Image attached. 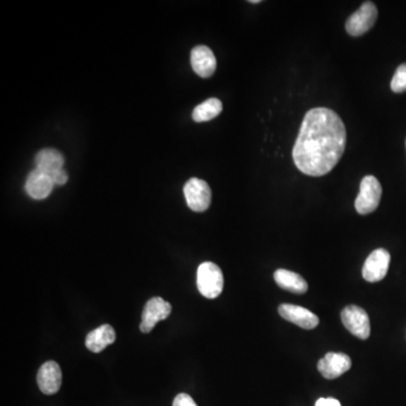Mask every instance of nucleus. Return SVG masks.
Instances as JSON below:
<instances>
[{
	"label": "nucleus",
	"mask_w": 406,
	"mask_h": 406,
	"mask_svg": "<svg viewBox=\"0 0 406 406\" xmlns=\"http://www.w3.org/2000/svg\"><path fill=\"white\" fill-rule=\"evenodd\" d=\"M173 406H198L193 398L188 394H179L177 398H174Z\"/></svg>",
	"instance_id": "nucleus-19"
},
{
	"label": "nucleus",
	"mask_w": 406,
	"mask_h": 406,
	"mask_svg": "<svg viewBox=\"0 0 406 406\" xmlns=\"http://www.w3.org/2000/svg\"><path fill=\"white\" fill-rule=\"evenodd\" d=\"M196 285L203 297L213 299L224 290V275L222 270L213 262L200 264L196 275Z\"/></svg>",
	"instance_id": "nucleus-2"
},
{
	"label": "nucleus",
	"mask_w": 406,
	"mask_h": 406,
	"mask_svg": "<svg viewBox=\"0 0 406 406\" xmlns=\"http://www.w3.org/2000/svg\"><path fill=\"white\" fill-rule=\"evenodd\" d=\"M390 88L394 92H406V64L398 68L390 83Z\"/></svg>",
	"instance_id": "nucleus-18"
},
{
	"label": "nucleus",
	"mask_w": 406,
	"mask_h": 406,
	"mask_svg": "<svg viewBox=\"0 0 406 406\" xmlns=\"http://www.w3.org/2000/svg\"><path fill=\"white\" fill-rule=\"evenodd\" d=\"M115 330L109 324H104L87 334L85 345L92 352L100 353L115 342Z\"/></svg>",
	"instance_id": "nucleus-14"
},
{
	"label": "nucleus",
	"mask_w": 406,
	"mask_h": 406,
	"mask_svg": "<svg viewBox=\"0 0 406 406\" xmlns=\"http://www.w3.org/2000/svg\"><path fill=\"white\" fill-rule=\"evenodd\" d=\"M279 314L282 318L304 328V330H313L316 328L320 320L318 317L311 313L309 309L301 306L292 305V304H282L279 306Z\"/></svg>",
	"instance_id": "nucleus-10"
},
{
	"label": "nucleus",
	"mask_w": 406,
	"mask_h": 406,
	"mask_svg": "<svg viewBox=\"0 0 406 406\" xmlns=\"http://www.w3.org/2000/svg\"><path fill=\"white\" fill-rule=\"evenodd\" d=\"M341 320L345 328L360 340L370 336V322L367 311L356 305L347 306L341 313Z\"/></svg>",
	"instance_id": "nucleus-6"
},
{
	"label": "nucleus",
	"mask_w": 406,
	"mask_h": 406,
	"mask_svg": "<svg viewBox=\"0 0 406 406\" xmlns=\"http://www.w3.org/2000/svg\"><path fill=\"white\" fill-rule=\"evenodd\" d=\"M350 357L345 353L330 352L318 362V371L326 379L339 378L351 368Z\"/></svg>",
	"instance_id": "nucleus-11"
},
{
	"label": "nucleus",
	"mask_w": 406,
	"mask_h": 406,
	"mask_svg": "<svg viewBox=\"0 0 406 406\" xmlns=\"http://www.w3.org/2000/svg\"><path fill=\"white\" fill-rule=\"evenodd\" d=\"M222 111V102L218 98H209L193 109L192 118L196 122H207L218 117Z\"/></svg>",
	"instance_id": "nucleus-17"
},
{
	"label": "nucleus",
	"mask_w": 406,
	"mask_h": 406,
	"mask_svg": "<svg viewBox=\"0 0 406 406\" xmlns=\"http://www.w3.org/2000/svg\"><path fill=\"white\" fill-rule=\"evenodd\" d=\"M37 385L45 395H54L61 387L62 373L59 364L47 362L40 367L37 373Z\"/></svg>",
	"instance_id": "nucleus-9"
},
{
	"label": "nucleus",
	"mask_w": 406,
	"mask_h": 406,
	"mask_svg": "<svg viewBox=\"0 0 406 406\" xmlns=\"http://www.w3.org/2000/svg\"><path fill=\"white\" fill-rule=\"evenodd\" d=\"M275 280L277 286L292 294H304L309 290V285L305 279L288 270H277L275 273Z\"/></svg>",
	"instance_id": "nucleus-15"
},
{
	"label": "nucleus",
	"mask_w": 406,
	"mask_h": 406,
	"mask_svg": "<svg viewBox=\"0 0 406 406\" xmlns=\"http://www.w3.org/2000/svg\"><path fill=\"white\" fill-rule=\"evenodd\" d=\"M377 16H378V11L375 4L366 1L354 14L349 17L347 25H345L347 33L352 37L364 35L375 25Z\"/></svg>",
	"instance_id": "nucleus-5"
},
{
	"label": "nucleus",
	"mask_w": 406,
	"mask_h": 406,
	"mask_svg": "<svg viewBox=\"0 0 406 406\" xmlns=\"http://www.w3.org/2000/svg\"><path fill=\"white\" fill-rule=\"evenodd\" d=\"M390 254L386 249H375L368 256L362 268V275L368 282H378L386 277L390 268Z\"/></svg>",
	"instance_id": "nucleus-7"
},
{
	"label": "nucleus",
	"mask_w": 406,
	"mask_h": 406,
	"mask_svg": "<svg viewBox=\"0 0 406 406\" xmlns=\"http://www.w3.org/2000/svg\"><path fill=\"white\" fill-rule=\"evenodd\" d=\"M381 193H383V189L378 179L373 175L364 177L360 184V192L354 202L358 213L369 215L374 213L378 208Z\"/></svg>",
	"instance_id": "nucleus-3"
},
{
	"label": "nucleus",
	"mask_w": 406,
	"mask_h": 406,
	"mask_svg": "<svg viewBox=\"0 0 406 406\" xmlns=\"http://www.w3.org/2000/svg\"><path fill=\"white\" fill-rule=\"evenodd\" d=\"M249 3L258 4V3H261V1H260V0H251V1H249Z\"/></svg>",
	"instance_id": "nucleus-22"
},
{
	"label": "nucleus",
	"mask_w": 406,
	"mask_h": 406,
	"mask_svg": "<svg viewBox=\"0 0 406 406\" xmlns=\"http://www.w3.org/2000/svg\"><path fill=\"white\" fill-rule=\"evenodd\" d=\"M172 313V305L160 297H154L147 301L143 309L141 330L143 333H150L153 328L160 321L166 320Z\"/></svg>",
	"instance_id": "nucleus-8"
},
{
	"label": "nucleus",
	"mask_w": 406,
	"mask_h": 406,
	"mask_svg": "<svg viewBox=\"0 0 406 406\" xmlns=\"http://www.w3.org/2000/svg\"><path fill=\"white\" fill-rule=\"evenodd\" d=\"M35 164H37V168L49 174L51 177L52 174L64 169L62 167L65 164V158L56 149L45 148L37 153Z\"/></svg>",
	"instance_id": "nucleus-16"
},
{
	"label": "nucleus",
	"mask_w": 406,
	"mask_h": 406,
	"mask_svg": "<svg viewBox=\"0 0 406 406\" xmlns=\"http://www.w3.org/2000/svg\"><path fill=\"white\" fill-rule=\"evenodd\" d=\"M191 65L196 73L202 78H208L213 76L216 71L217 60L213 50L205 47L199 45L191 52Z\"/></svg>",
	"instance_id": "nucleus-13"
},
{
	"label": "nucleus",
	"mask_w": 406,
	"mask_h": 406,
	"mask_svg": "<svg viewBox=\"0 0 406 406\" xmlns=\"http://www.w3.org/2000/svg\"><path fill=\"white\" fill-rule=\"evenodd\" d=\"M51 177H52L54 185H64L66 184L68 181V174L66 173L65 169H61V171H58L56 173L52 174Z\"/></svg>",
	"instance_id": "nucleus-20"
},
{
	"label": "nucleus",
	"mask_w": 406,
	"mask_h": 406,
	"mask_svg": "<svg viewBox=\"0 0 406 406\" xmlns=\"http://www.w3.org/2000/svg\"><path fill=\"white\" fill-rule=\"evenodd\" d=\"M184 196L189 208L196 213H203L210 207L211 189L203 179L192 177L184 185Z\"/></svg>",
	"instance_id": "nucleus-4"
},
{
	"label": "nucleus",
	"mask_w": 406,
	"mask_h": 406,
	"mask_svg": "<svg viewBox=\"0 0 406 406\" xmlns=\"http://www.w3.org/2000/svg\"><path fill=\"white\" fill-rule=\"evenodd\" d=\"M54 183L49 174L44 173L39 168H35L28 174L26 179L25 190L28 196L33 199H45L50 196Z\"/></svg>",
	"instance_id": "nucleus-12"
},
{
	"label": "nucleus",
	"mask_w": 406,
	"mask_h": 406,
	"mask_svg": "<svg viewBox=\"0 0 406 406\" xmlns=\"http://www.w3.org/2000/svg\"><path fill=\"white\" fill-rule=\"evenodd\" d=\"M345 145L347 130L339 115L326 107H316L304 118L292 158L306 175L323 177L340 162Z\"/></svg>",
	"instance_id": "nucleus-1"
},
{
	"label": "nucleus",
	"mask_w": 406,
	"mask_h": 406,
	"mask_svg": "<svg viewBox=\"0 0 406 406\" xmlns=\"http://www.w3.org/2000/svg\"><path fill=\"white\" fill-rule=\"evenodd\" d=\"M315 406H341V403L335 398H320Z\"/></svg>",
	"instance_id": "nucleus-21"
}]
</instances>
